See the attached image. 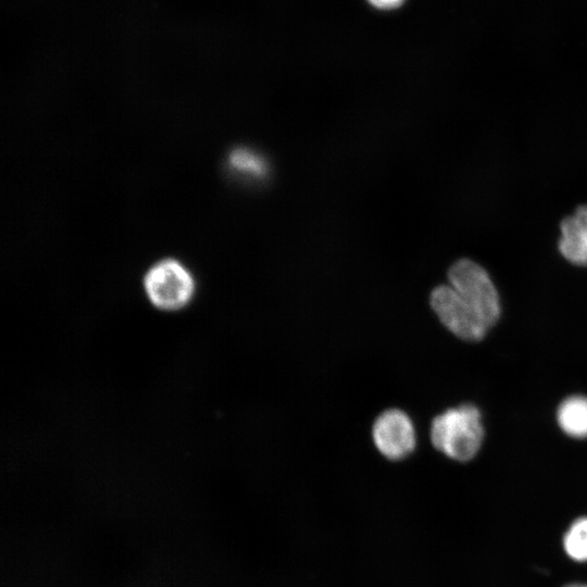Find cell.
<instances>
[{
    "label": "cell",
    "instance_id": "7",
    "mask_svg": "<svg viewBox=\"0 0 587 587\" xmlns=\"http://www.w3.org/2000/svg\"><path fill=\"white\" fill-rule=\"evenodd\" d=\"M558 423L562 430L571 437H587V398L572 396L566 398L558 409Z\"/></svg>",
    "mask_w": 587,
    "mask_h": 587
},
{
    "label": "cell",
    "instance_id": "5",
    "mask_svg": "<svg viewBox=\"0 0 587 587\" xmlns=\"http://www.w3.org/2000/svg\"><path fill=\"white\" fill-rule=\"evenodd\" d=\"M372 434L378 451L394 461L408 457L416 445L411 419L397 409L383 412L374 422Z\"/></svg>",
    "mask_w": 587,
    "mask_h": 587
},
{
    "label": "cell",
    "instance_id": "2",
    "mask_svg": "<svg viewBox=\"0 0 587 587\" xmlns=\"http://www.w3.org/2000/svg\"><path fill=\"white\" fill-rule=\"evenodd\" d=\"M143 289L150 303L157 309L177 311L191 301L196 282L183 263L166 258L147 271L143 276Z\"/></svg>",
    "mask_w": 587,
    "mask_h": 587
},
{
    "label": "cell",
    "instance_id": "6",
    "mask_svg": "<svg viewBox=\"0 0 587 587\" xmlns=\"http://www.w3.org/2000/svg\"><path fill=\"white\" fill-rule=\"evenodd\" d=\"M559 250L570 262L587 265V205H580L560 225Z\"/></svg>",
    "mask_w": 587,
    "mask_h": 587
},
{
    "label": "cell",
    "instance_id": "8",
    "mask_svg": "<svg viewBox=\"0 0 587 587\" xmlns=\"http://www.w3.org/2000/svg\"><path fill=\"white\" fill-rule=\"evenodd\" d=\"M229 167L240 176L260 180L268 174V162L259 152L246 147L234 149L228 155Z\"/></svg>",
    "mask_w": 587,
    "mask_h": 587
},
{
    "label": "cell",
    "instance_id": "1",
    "mask_svg": "<svg viewBox=\"0 0 587 587\" xmlns=\"http://www.w3.org/2000/svg\"><path fill=\"white\" fill-rule=\"evenodd\" d=\"M484 437L480 413L462 404L436 416L430 427L434 447L457 461H469L478 452Z\"/></svg>",
    "mask_w": 587,
    "mask_h": 587
},
{
    "label": "cell",
    "instance_id": "9",
    "mask_svg": "<svg viewBox=\"0 0 587 587\" xmlns=\"http://www.w3.org/2000/svg\"><path fill=\"white\" fill-rule=\"evenodd\" d=\"M565 554L573 561L587 562V516L573 521L563 535Z\"/></svg>",
    "mask_w": 587,
    "mask_h": 587
},
{
    "label": "cell",
    "instance_id": "11",
    "mask_svg": "<svg viewBox=\"0 0 587 587\" xmlns=\"http://www.w3.org/2000/svg\"><path fill=\"white\" fill-rule=\"evenodd\" d=\"M564 587H587V585L580 584V583H574V584L566 585Z\"/></svg>",
    "mask_w": 587,
    "mask_h": 587
},
{
    "label": "cell",
    "instance_id": "3",
    "mask_svg": "<svg viewBox=\"0 0 587 587\" xmlns=\"http://www.w3.org/2000/svg\"><path fill=\"white\" fill-rule=\"evenodd\" d=\"M449 285L489 328L500 315L497 289L488 273L470 259L454 262L448 272Z\"/></svg>",
    "mask_w": 587,
    "mask_h": 587
},
{
    "label": "cell",
    "instance_id": "4",
    "mask_svg": "<svg viewBox=\"0 0 587 587\" xmlns=\"http://www.w3.org/2000/svg\"><path fill=\"white\" fill-rule=\"evenodd\" d=\"M429 300L441 323L458 337L475 341L485 336L488 327L450 285L436 287Z\"/></svg>",
    "mask_w": 587,
    "mask_h": 587
},
{
    "label": "cell",
    "instance_id": "10",
    "mask_svg": "<svg viewBox=\"0 0 587 587\" xmlns=\"http://www.w3.org/2000/svg\"><path fill=\"white\" fill-rule=\"evenodd\" d=\"M367 2L378 10H394L402 5L404 0H367Z\"/></svg>",
    "mask_w": 587,
    "mask_h": 587
}]
</instances>
